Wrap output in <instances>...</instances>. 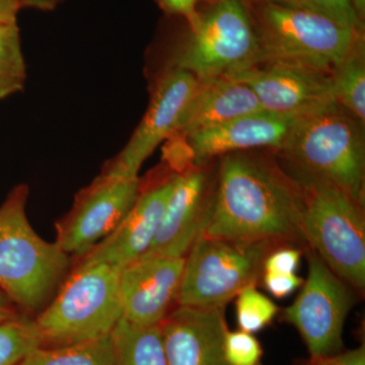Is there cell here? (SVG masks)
<instances>
[{
	"mask_svg": "<svg viewBox=\"0 0 365 365\" xmlns=\"http://www.w3.org/2000/svg\"><path fill=\"white\" fill-rule=\"evenodd\" d=\"M336 103L344 108L360 123L365 120V61L364 39L330 73Z\"/></svg>",
	"mask_w": 365,
	"mask_h": 365,
	"instance_id": "obj_20",
	"label": "cell"
},
{
	"mask_svg": "<svg viewBox=\"0 0 365 365\" xmlns=\"http://www.w3.org/2000/svg\"><path fill=\"white\" fill-rule=\"evenodd\" d=\"M264 287L276 299H284L302 287L304 279L297 274L263 273Z\"/></svg>",
	"mask_w": 365,
	"mask_h": 365,
	"instance_id": "obj_28",
	"label": "cell"
},
{
	"mask_svg": "<svg viewBox=\"0 0 365 365\" xmlns=\"http://www.w3.org/2000/svg\"><path fill=\"white\" fill-rule=\"evenodd\" d=\"M21 7L38 9V11H50L56 9L61 0H20Z\"/></svg>",
	"mask_w": 365,
	"mask_h": 365,
	"instance_id": "obj_33",
	"label": "cell"
},
{
	"mask_svg": "<svg viewBox=\"0 0 365 365\" xmlns=\"http://www.w3.org/2000/svg\"><path fill=\"white\" fill-rule=\"evenodd\" d=\"M198 86L195 76L170 66L158 79L148 111L128 143L107 165L129 176L139 177L144 162L158 146L179 132Z\"/></svg>",
	"mask_w": 365,
	"mask_h": 365,
	"instance_id": "obj_11",
	"label": "cell"
},
{
	"mask_svg": "<svg viewBox=\"0 0 365 365\" xmlns=\"http://www.w3.org/2000/svg\"><path fill=\"white\" fill-rule=\"evenodd\" d=\"M26 81L18 23L0 24V101L23 90Z\"/></svg>",
	"mask_w": 365,
	"mask_h": 365,
	"instance_id": "obj_22",
	"label": "cell"
},
{
	"mask_svg": "<svg viewBox=\"0 0 365 365\" xmlns=\"http://www.w3.org/2000/svg\"><path fill=\"white\" fill-rule=\"evenodd\" d=\"M158 326L169 365H230L225 307L177 306Z\"/></svg>",
	"mask_w": 365,
	"mask_h": 365,
	"instance_id": "obj_16",
	"label": "cell"
},
{
	"mask_svg": "<svg viewBox=\"0 0 365 365\" xmlns=\"http://www.w3.org/2000/svg\"><path fill=\"white\" fill-rule=\"evenodd\" d=\"M261 111L264 110L258 98L241 81L230 78L199 81L198 90L176 135L188 136Z\"/></svg>",
	"mask_w": 365,
	"mask_h": 365,
	"instance_id": "obj_18",
	"label": "cell"
},
{
	"mask_svg": "<svg viewBox=\"0 0 365 365\" xmlns=\"http://www.w3.org/2000/svg\"><path fill=\"white\" fill-rule=\"evenodd\" d=\"M260 63L253 14L242 0H210L199 11L170 66L199 81L225 78Z\"/></svg>",
	"mask_w": 365,
	"mask_h": 365,
	"instance_id": "obj_7",
	"label": "cell"
},
{
	"mask_svg": "<svg viewBox=\"0 0 365 365\" xmlns=\"http://www.w3.org/2000/svg\"><path fill=\"white\" fill-rule=\"evenodd\" d=\"M283 245L199 235L185 258L178 306L225 307L249 287H257L264 261Z\"/></svg>",
	"mask_w": 365,
	"mask_h": 365,
	"instance_id": "obj_8",
	"label": "cell"
},
{
	"mask_svg": "<svg viewBox=\"0 0 365 365\" xmlns=\"http://www.w3.org/2000/svg\"><path fill=\"white\" fill-rule=\"evenodd\" d=\"M302 228L309 249L359 297L365 289L364 203L326 181L297 172Z\"/></svg>",
	"mask_w": 365,
	"mask_h": 365,
	"instance_id": "obj_3",
	"label": "cell"
},
{
	"mask_svg": "<svg viewBox=\"0 0 365 365\" xmlns=\"http://www.w3.org/2000/svg\"><path fill=\"white\" fill-rule=\"evenodd\" d=\"M140 178L106 165L88 186L74 197L71 210L55 223L56 242L68 256H85L111 235L130 210Z\"/></svg>",
	"mask_w": 365,
	"mask_h": 365,
	"instance_id": "obj_9",
	"label": "cell"
},
{
	"mask_svg": "<svg viewBox=\"0 0 365 365\" xmlns=\"http://www.w3.org/2000/svg\"><path fill=\"white\" fill-rule=\"evenodd\" d=\"M18 365H114L111 335L60 347L40 346Z\"/></svg>",
	"mask_w": 365,
	"mask_h": 365,
	"instance_id": "obj_21",
	"label": "cell"
},
{
	"mask_svg": "<svg viewBox=\"0 0 365 365\" xmlns=\"http://www.w3.org/2000/svg\"><path fill=\"white\" fill-rule=\"evenodd\" d=\"M304 252L306 250L294 246L274 250L264 261L263 273L297 274Z\"/></svg>",
	"mask_w": 365,
	"mask_h": 365,
	"instance_id": "obj_27",
	"label": "cell"
},
{
	"mask_svg": "<svg viewBox=\"0 0 365 365\" xmlns=\"http://www.w3.org/2000/svg\"><path fill=\"white\" fill-rule=\"evenodd\" d=\"M20 0H0V24L18 23Z\"/></svg>",
	"mask_w": 365,
	"mask_h": 365,
	"instance_id": "obj_31",
	"label": "cell"
},
{
	"mask_svg": "<svg viewBox=\"0 0 365 365\" xmlns=\"http://www.w3.org/2000/svg\"><path fill=\"white\" fill-rule=\"evenodd\" d=\"M120 272L108 264L79 262L34 319L41 346L60 347L111 335L122 319Z\"/></svg>",
	"mask_w": 365,
	"mask_h": 365,
	"instance_id": "obj_4",
	"label": "cell"
},
{
	"mask_svg": "<svg viewBox=\"0 0 365 365\" xmlns=\"http://www.w3.org/2000/svg\"><path fill=\"white\" fill-rule=\"evenodd\" d=\"M280 151L297 173L331 182L364 203L361 123L337 103L297 118Z\"/></svg>",
	"mask_w": 365,
	"mask_h": 365,
	"instance_id": "obj_5",
	"label": "cell"
},
{
	"mask_svg": "<svg viewBox=\"0 0 365 365\" xmlns=\"http://www.w3.org/2000/svg\"><path fill=\"white\" fill-rule=\"evenodd\" d=\"M175 173L165 165L150 179H140L138 196L111 235L81 257L83 263H105L119 269L150 248L169 200Z\"/></svg>",
	"mask_w": 365,
	"mask_h": 365,
	"instance_id": "obj_13",
	"label": "cell"
},
{
	"mask_svg": "<svg viewBox=\"0 0 365 365\" xmlns=\"http://www.w3.org/2000/svg\"><path fill=\"white\" fill-rule=\"evenodd\" d=\"M235 299L237 325L244 332H260L272 323L279 312L275 302L259 292L256 287L245 288Z\"/></svg>",
	"mask_w": 365,
	"mask_h": 365,
	"instance_id": "obj_24",
	"label": "cell"
},
{
	"mask_svg": "<svg viewBox=\"0 0 365 365\" xmlns=\"http://www.w3.org/2000/svg\"><path fill=\"white\" fill-rule=\"evenodd\" d=\"M111 339L114 365H169L160 326H136L121 319Z\"/></svg>",
	"mask_w": 365,
	"mask_h": 365,
	"instance_id": "obj_19",
	"label": "cell"
},
{
	"mask_svg": "<svg viewBox=\"0 0 365 365\" xmlns=\"http://www.w3.org/2000/svg\"><path fill=\"white\" fill-rule=\"evenodd\" d=\"M223 347L230 365H262L263 349L254 334L228 330Z\"/></svg>",
	"mask_w": 365,
	"mask_h": 365,
	"instance_id": "obj_25",
	"label": "cell"
},
{
	"mask_svg": "<svg viewBox=\"0 0 365 365\" xmlns=\"http://www.w3.org/2000/svg\"><path fill=\"white\" fill-rule=\"evenodd\" d=\"M185 258L143 256L120 272L122 319L136 326H158L178 306Z\"/></svg>",
	"mask_w": 365,
	"mask_h": 365,
	"instance_id": "obj_14",
	"label": "cell"
},
{
	"mask_svg": "<svg viewBox=\"0 0 365 365\" xmlns=\"http://www.w3.org/2000/svg\"><path fill=\"white\" fill-rule=\"evenodd\" d=\"M212 189L203 165L175 173L162 222L143 256L186 257L206 227Z\"/></svg>",
	"mask_w": 365,
	"mask_h": 365,
	"instance_id": "obj_15",
	"label": "cell"
},
{
	"mask_svg": "<svg viewBox=\"0 0 365 365\" xmlns=\"http://www.w3.org/2000/svg\"><path fill=\"white\" fill-rule=\"evenodd\" d=\"M41 342L34 319L26 317L0 322V365H18Z\"/></svg>",
	"mask_w": 365,
	"mask_h": 365,
	"instance_id": "obj_23",
	"label": "cell"
},
{
	"mask_svg": "<svg viewBox=\"0 0 365 365\" xmlns=\"http://www.w3.org/2000/svg\"><path fill=\"white\" fill-rule=\"evenodd\" d=\"M353 6H354L355 11L360 20L364 21L365 16V0H352Z\"/></svg>",
	"mask_w": 365,
	"mask_h": 365,
	"instance_id": "obj_35",
	"label": "cell"
},
{
	"mask_svg": "<svg viewBox=\"0 0 365 365\" xmlns=\"http://www.w3.org/2000/svg\"><path fill=\"white\" fill-rule=\"evenodd\" d=\"M263 4H279V6H302V0H259Z\"/></svg>",
	"mask_w": 365,
	"mask_h": 365,
	"instance_id": "obj_34",
	"label": "cell"
},
{
	"mask_svg": "<svg viewBox=\"0 0 365 365\" xmlns=\"http://www.w3.org/2000/svg\"><path fill=\"white\" fill-rule=\"evenodd\" d=\"M307 278L292 306L283 312V319L299 331L311 357L328 356L342 351L343 329L354 304L356 292L307 250Z\"/></svg>",
	"mask_w": 365,
	"mask_h": 365,
	"instance_id": "obj_10",
	"label": "cell"
},
{
	"mask_svg": "<svg viewBox=\"0 0 365 365\" xmlns=\"http://www.w3.org/2000/svg\"><path fill=\"white\" fill-rule=\"evenodd\" d=\"M202 235L271 241L307 251L299 184L264 158L241 153L223 155Z\"/></svg>",
	"mask_w": 365,
	"mask_h": 365,
	"instance_id": "obj_1",
	"label": "cell"
},
{
	"mask_svg": "<svg viewBox=\"0 0 365 365\" xmlns=\"http://www.w3.org/2000/svg\"><path fill=\"white\" fill-rule=\"evenodd\" d=\"M300 365H365V346L328 356L309 357Z\"/></svg>",
	"mask_w": 365,
	"mask_h": 365,
	"instance_id": "obj_29",
	"label": "cell"
},
{
	"mask_svg": "<svg viewBox=\"0 0 365 365\" xmlns=\"http://www.w3.org/2000/svg\"><path fill=\"white\" fill-rule=\"evenodd\" d=\"M160 7L169 14L182 16L192 23L198 16V6L205 0H158Z\"/></svg>",
	"mask_w": 365,
	"mask_h": 365,
	"instance_id": "obj_30",
	"label": "cell"
},
{
	"mask_svg": "<svg viewBox=\"0 0 365 365\" xmlns=\"http://www.w3.org/2000/svg\"><path fill=\"white\" fill-rule=\"evenodd\" d=\"M245 83L262 109L299 118L335 104L330 73L284 63H264L225 76Z\"/></svg>",
	"mask_w": 365,
	"mask_h": 365,
	"instance_id": "obj_12",
	"label": "cell"
},
{
	"mask_svg": "<svg viewBox=\"0 0 365 365\" xmlns=\"http://www.w3.org/2000/svg\"><path fill=\"white\" fill-rule=\"evenodd\" d=\"M302 7L324 14L340 25L364 34V21L357 16L352 0H302Z\"/></svg>",
	"mask_w": 365,
	"mask_h": 365,
	"instance_id": "obj_26",
	"label": "cell"
},
{
	"mask_svg": "<svg viewBox=\"0 0 365 365\" xmlns=\"http://www.w3.org/2000/svg\"><path fill=\"white\" fill-rule=\"evenodd\" d=\"M29 187L18 185L0 205V290L26 314L40 313L64 280L71 256L45 241L26 215Z\"/></svg>",
	"mask_w": 365,
	"mask_h": 365,
	"instance_id": "obj_2",
	"label": "cell"
},
{
	"mask_svg": "<svg viewBox=\"0 0 365 365\" xmlns=\"http://www.w3.org/2000/svg\"><path fill=\"white\" fill-rule=\"evenodd\" d=\"M297 118L266 111L235 118L232 121L185 136L195 165L252 148L282 150Z\"/></svg>",
	"mask_w": 365,
	"mask_h": 365,
	"instance_id": "obj_17",
	"label": "cell"
},
{
	"mask_svg": "<svg viewBox=\"0 0 365 365\" xmlns=\"http://www.w3.org/2000/svg\"><path fill=\"white\" fill-rule=\"evenodd\" d=\"M260 4L254 16L259 64H292L331 73L364 39V34L306 7Z\"/></svg>",
	"mask_w": 365,
	"mask_h": 365,
	"instance_id": "obj_6",
	"label": "cell"
},
{
	"mask_svg": "<svg viewBox=\"0 0 365 365\" xmlns=\"http://www.w3.org/2000/svg\"><path fill=\"white\" fill-rule=\"evenodd\" d=\"M21 314L18 307L0 290V322L16 319Z\"/></svg>",
	"mask_w": 365,
	"mask_h": 365,
	"instance_id": "obj_32",
	"label": "cell"
}]
</instances>
